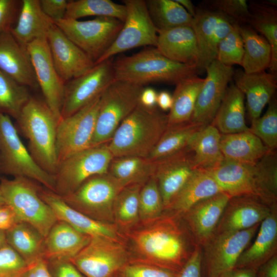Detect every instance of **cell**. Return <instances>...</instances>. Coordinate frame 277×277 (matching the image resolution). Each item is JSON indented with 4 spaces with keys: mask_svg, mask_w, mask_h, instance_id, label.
Listing matches in <instances>:
<instances>
[{
    "mask_svg": "<svg viewBox=\"0 0 277 277\" xmlns=\"http://www.w3.org/2000/svg\"><path fill=\"white\" fill-rule=\"evenodd\" d=\"M0 70L27 87H38L27 47L21 45L10 31L0 34Z\"/></svg>",
    "mask_w": 277,
    "mask_h": 277,
    "instance_id": "cell-24",
    "label": "cell"
},
{
    "mask_svg": "<svg viewBox=\"0 0 277 277\" xmlns=\"http://www.w3.org/2000/svg\"><path fill=\"white\" fill-rule=\"evenodd\" d=\"M68 2L67 0H39L42 10L53 22L64 18Z\"/></svg>",
    "mask_w": 277,
    "mask_h": 277,
    "instance_id": "cell-55",
    "label": "cell"
},
{
    "mask_svg": "<svg viewBox=\"0 0 277 277\" xmlns=\"http://www.w3.org/2000/svg\"><path fill=\"white\" fill-rule=\"evenodd\" d=\"M176 272L137 259H130L113 277H174Z\"/></svg>",
    "mask_w": 277,
    "mask_h": 277,
    "instance_id": "cell-50",
    "label": "cell"
},
{
    "mask_svg": "<svg viewBox=\"0 0 277 277\" xmlns=\"http://www.w3.org/2000/svg\"><path fill=\"white\" fill-rule=\"evenodd\" d=\"M168 126V115L156 106L140 103L121 123L107 143L113 157H147Z\"/></svg>",
    "mask_w": 277,
    "mask_h": 277,
    "instance_id": "cell-2",
    "label": "cell"
},
{
    "mask_svg": "<svg viewBox=\"0 0 277 277\" xmlns=\"http://www.w3.org/2000/svg\"><path fill=\"white\" fill-rule=\"evenodd\" d=\"M21 1L0 0V34L10 31L16 23Z\"/></svg>",
    "mask_w": 277,
    "mask_h": 277,
    "instance_id": "cell-52",
    "label": "cell"
},
{
    "mask_svg": "<svg viewBox=\"0 0 277 277\" xmlns=\"http://www.w3.org/2000/svg\"><path fill=\"white\" fill-rule=\"evenodd\" d=\"M257 269L235 268L223 273L219 277H256Z\"/></svg>",
    "mask_w": 277,
    "mask_h": 277,
    "instance_id": "cell-60",
    "label": "cell"
},
{
    "mask_svg": "<svg viewBox=\"0 0 277 277\" xmlns=\"http://www.w3.org/2000/svg\"><path fill=\"white\" fill-rule=\"evenodd\" d=\"M154 161L153 177L156 181L165 211L197 167L193 152L188 146L175 154Z\"/></svg>",
    "mask_w": 277,
    "mask_h": 277,
    "instance_id": "cell-19",
    "label": "cell"
},
{
    "mask_svg": "<svg viewBox=\"0 0 277 277\" xmlns=\"http://www.w3.org/2000/svg\"><path fill=\"white\" fill-rule=\"evenodd\" d=\"M157 95V92L153 88L144 87L140 95L139 103L146 107H154L156 106Z\"/></svg>",
    "mask_w": 277,
    "mask_h": 277,
    "instance_id": "cell-59",
    "label": "cell"
},
{
    "mask_svg": "<svg viewBox=\"0 0 277 277\" xmlns=\"http://www.w3.org/2000/svg\"><path fill=\"white\" fill-rule=\"evenodd\" d=\"M260 225L244 230L214 234L202 246V271L205 277H219L233 268L256 234Z\"/></svg>",
    "mask_w": 277,
    "mask_h": 277,
    "instance_id": "cell-13",
    "label": "cell"
},
{
    "mask_svg": "<svg viewBox=\"0 0 277 277\" xmlns=\"http://www.w3.org/2000/svg\"><path fill=\"white\" fill-rule=\"evenodd\" d=\"M245 97L234 84L228 86L211 123L222 134L249 130L246 124Z\"/></svg>",
    "mask_w": 277,
    "mask_h": 277,
    "instance_id": "cell-33",
    "label": "cell"
},
{
    "mask_svg": "<svg viewBox=\"0 0 277 277\" xmlns=\"http://www.w3.org/2000/svg\"><path fill=\"white\" fill-rule=\"evenodd\" d=\"M202 249L198 245L190 258L174 277H202Z\"/></svg>",
    "mask_w": 277,
    "mask_h": 277,
    "instance_id": "cell-53",
    "label": "cell"
},
{
    "mask_svg": "<svg viewBox=\"0 0 277 277\" xmlns=\"http://www.w3.org/2000/svg\"><path fill=\"white\" fill-rule=\"evenodd\" d=\"M232 78L234 85L246 99L251 121L259 118L265 106L274 96L277 88L276 75L265 71L248 74L237 70L234 71Z\"/></svg>",
    "mask_w": 277,
    "mask_h": 277,
    "instance_id": "cell-25",
    "label": "cell"
},
{
    "mask_svg": "<svg viewBox=\"0 0 277 277\" xmlns=\"http://www.w3.org/2000/svg\"><path fill=\"white\" fill-rule=\"evenodd\" d=\"M100 96L58 121L56 140L58 164L71 155L91 147Z\"/></svg>",
    "mask_w": 277,
    "mask_h": 277,
    "instance_id": "cell-14",
    "label": "cell"
},
{
    "mask_svg": "<svg viewBox=\"0 0 277 277\" xmlns=\"http://www.w3.org/2000/svg\"><path fill=\"white\" fill-rule=\"evenodd\" d=\"M47 262L51 277H85L69 261Z\"/></svg>",
    "mask_w": 277,
    "mask_h": 277,
    "instance_id": "cell-54",
    "label": "cell"
},
{
    "mask_svg": "<svg viewBox=\"0 0 277 277\" xmlns=\"http://www.w3.org/2000/svg\"><path fill=\"white\" fill-rule=\"evenodd\" d=\"M39 195L51 208L57 221L65 222L91 238L105 236L120 240L114 226L94 220L76 210L54 192L48 189H40Z\"/></svg>",
    "mask_w": 277,
    "mask_h": 277,
    "instance_id": "cell-23",
    "label": "cell"
},
{
    "mask_svg": "<svg viewBox=\"0 0 277 277\" xmlns=\"http://www.w3.org/2000/svg\"><path fill=\"white\" fill-rule=\"evenodd\" d=\"M144 87L114 80L100 98L91 147L108 143L121 123L139 104Z\"/></svg>",
    "mask_w": 277,
    "mask_h": 277,
    "instance_id": "cell-7",
    "label": "cell"
},
{
    "mask_svg": "<svg viewBox=\"0 0 277 277\" xmlns=\"http://www.w3.org/2000/svg\"><path fill=\"white\" fill-rule=\"evenodd\" d=\"M54 23L95 63L110 48L123 22L101 16L87 21L64 18Z\"/></svg>",
    "mask_w": 277,
    "mask_h": 277,
    "instance_id": "cell-10",
    "label": "cell"
},
{
    "mask_svg": "<svg viewBox=\"0 0 277 277\" xmlns=\"http://www.w3.org/2000/svg\"><path fill=\"white\" fill-rule=\"evenodd\" d=\"M53 24L42 10L39 0H23L15 24L10 31L21 45L27 47L36 39L47 38Z\"/></svg>",
    "mask_w": 277,
    "mask_h": 277,
    "instance_id": "cell-30",
    "label": "cell"
},
{
    "mask_svg": "<svg viewBox=\"0 0 277 277\" xmlns=\"http://www.w3.org/2000/svg\"><path fill=\"white\" fill-rule=\"evenodd\" d=\"M139 218L147 225L159 219L164 212L162 198L153 176L142 187L138 198Z\"/></svg>",
    "mask_w": 277,
    "mask_h": 277,
    "instance_id": "cell-46",
    "label": "cell"
},
{
    "mask_svg": "<svg viewBox=\"0 0 277 277\" xmlns=\"http://www.w3.org/2000/svg\"><path fill=\"white\" fill-rule=\"evenodd\" d=\"M193 17L196 12V7L190 0H175Z\"/></svg>",
    "mask_w": 277,
    "mask_h": 277,
    "instance_id": "cell-62",
    "label": "cell"
},
{
    "mask_svg": "<svg viewBox=\"0 0 277 277\" xmlns=\"http://www.w3.org/2000/svg\"><path fill=\"white\" fill-rule=\"evenodd\" d=\"M0 170L14 177H24L54 192V175L35 161L19 136L10 117L0 112Z\"/></svg>",
    "mask_w": 277,
    "mask_h": 277,
    "instance_id": "cell-6",
    "label": "cell"
},
{
    "mask_svg": "<svg viewBox=\"0 0 277 277\" xmlns=\"http://www.w3.org/2000/svg\"><path fill=\"white\" fill-rule=\"evenodd\" d=\"M31 96L27 87L0 70V112L14 118L19 117Z\"/></svg>",
    "mask_w": 277,
    "mask_h": 277,
    "instance_id": "cell-45",
    "label": "cell"
},
{
    "mask_svg": "<svg viewBox=\"0 0 277 277\" xmlns=\"http://www.w3.org/2000/svg\"><path fill=\"white\" fill-rule=\"evenodd\" d=\"M276 1L251 2V17L248 25L260 33L271 48L272 57L269 69L271 74L277 71V11Z\"/></svg>",
    "mask_w": 277,
    "mask_h": 277,
    "instance_id": "cell-35",
    "label": "cell"
},
{
    "mask_svg": "<svg viewBox=\"0 0 277 277\" xmlns=\"http://www.w3.org/2000/svg\"><path fill=\"white\" fill-rule=\"evenodd\" d=\"M143 185L132 184L124 187L113 205L114 221L120 227L130 228L139 221L138 198Z\"/></svg>",
    "mask_w": 277,
    "mask_h": 277,
    "instance_id": "cell-44",
    "label": "cell"
},
{
    "mask_svg": "<svg viewBox=\"0 0 277 277\" xmlns=\"http://www.w3.org/2000/svg\"><path fill=\"white\" fill-rule=\"evenodd\" d=\"M230 197L220 192L199 202L181 215L198 245L203 246L213 235Z\"/></svg>",
    "mask_w": 277,
    "mask_h": 277,
    "instance_id": "cell-22",
    "label": "cell"
},
{
    "mask_svg": "<svg viewBox=\"0 0 277 277\" xmlns=\"http://www.w3.org/2000/svg\"><path fill=\"white\" fill-rule=\"evenodd\" d=\"M18 220L12 210L7 205L0 206V230L6 231Z\"/></svg>",
    "mask_w": 277,
    "mask_h": 277,
    "instance_id": "cell-57",
    "label": "cell"
},
{
    "mask_svg": "<svg viewBox=\"0 0 277 277\" xmlns=\"http://www.w3.org/2000/svg\"><path fill=\"white\" fill-rule=\"evenodd\" d=\"M221 149L225 159L254 165L270 150L249 130L221 134Z\"/></svg>",
    "mask_w": 277,
    "mask_h": 277,
    "instance_id": "cell-32",
    "label": "cell"
},
{
    "mask_svg": "<svg viewBox=\"0 0 277 277\" xmlns=\"http://www.w3.org/2000/svg\"><path fill=\"white\" fill-rule=\"evenodd\" d=\"M27 47L45 102L59 121L61 118L65 83L54 65L47 38L36 39Z\"/></svg>",
    "mask_w": 277,
    "mask_h": 277,
    "instance_id": "cell-17",
    "label": "cell"
},
{
    "mask_svg": "<svg viewBox=\"0 0 277 277\" xmlns=\"http://www.w3.org/2000/svg\"><path fill=\"white\" fill-rule=\"evenodd\" d=\"M236 24L221 13L206 8H196L191 27L198 49V72L206 70L216 60L220 42Z\"/></svg>",
    "mask_w": 277,
    "mask_h": 277,
    "instance_id": "cell-16",
    "label": "cell"
},
{
    "mask_svg": "<svg viewBox=\"0 0 277 277\" xmlns=\"http://www.w3.org/2000/svg\"><path fill=\"white\" fill-rule=\"evenodd\" d=\"M4 200L3 197L2 193L0 189V206L5 205Z\"/></svg>",
    "mask_w": 277,
    "mask_h": 277,
    "instance_id": "cell-64",
    "label": "cell"
},
{
    "mask_svg": "<svg viewBox=\"0 0 277 277\" xmlns=\"http://www.w3.org/2000/svg\"><path fill=\"white\" fill-rule=\"evenodd\" d=\"M131 239L138 258L179 271L198 246L182 216L164 213L156 220L133 231Z\"/></svg>",
    "mask_w": 277,
    "mask_h": 277,
    "instance_id": "cell-1",
    "label": "cell"
},
{
    "mask_svg": "<svg viewBox=\"0 0 277 277\" xmlns=\"http://www.w3.org/2000/svg\"><path fill=\"white\" fill-rule=\"evenodd\" d=\"M256 277H277V254L258 269Z\"/></svg>",
    "mask_w": 277,
    "mask_h": 277,
    "instance_id": "cell-58",
    "label": "cell"
},
{
    "mask_svg": "<svg viewBox=\"0 0 277 277\" xmlns=\"http://www.w3.org/2000/svg\"><path fill=\"white\" fill-rule=\"evenodd\" d=\"M54 65L66 83L89 71L94 62L54 23L47 35Z\"/></svg>",
    "mask_w": 277,
    "mask_h": 277,
    "instance_id": "cell-20",
    "label": "cell"
},
{
    "mask_svg": "<svg viewBox=\"0 0 277 277\" xmlns=\"http://www.w3.org/2000/svg\"><path fill=\"white\" fill-rule=\"evenodd\" d=\"M124 187L107 172L90 177L72 193L60 196L76 210L94 220L108 223L114 221V203Z\"/></svg>",
    "mask_w": 277,
    "mask_h": 277,
    "instance_id": "cell-8",
    "label": "cell"
},
{
    "mask_svg": "<svg viewBox=\"0 0 277 277\" xmlns=\"http://www.w3.org/2000/svg\"><path fill=\"white\" fill-rule=\"evenodd\" d=\"M115 80L144 87L153 83L176 85L198 73L197 66L174 62L155 48L113 60Z\"/></svg>",
    "mask_w": 277,
    "mask_h": 277,
    "instance_id": "cell-3",
    "label": "cell"
},
{
    "mask_svg": "<svg viewBox=\"0 0 277 277\" xmlns=\"http://www.w3.org/2000/svg\"><path fill=\"white\" fill-rule=\"evenodd\" d=\"M243 54L244 45L239 25L234 24L232 29L219 43L216 60L228 66L241 65Z\"/></svg>",
    "mask_w": 277,
    "mask_h": 277,
    "instance_id": "cell-48",
    "label": "cell"
},
{
    "mask_svg": "<svg viewBox=\"0 0 277 277\" xmlns=\"http://www.w3.org/2000/svg\"><path fill=\"white\" fill-rule=\"evenodd\" d=\"M221 136L220 131L210 124L192 137L188 147L193 152L197 168L208 170L224 160L221 149Z\"/></svg>",
    "mask_w": 277,
    "mask_h": 277,
    "instance_id": "cell-36",
    "label": "cell"
},
{
    "mask_svg": "<svg viewBox=\"0 0 277 277\" xmlns=\"http://www.w3.org/2000/svg\"><path fill=\"white\" fill-rule=\"evenodd\" d=\"M91 237L57 221L44 239L43 255L47 261H70L89 242Z\"/></svg>",
    "mask_w": 277,
    "mask_h": 277,
    "instance_id": "cell-29",
    "label": "cell"
},
{
    "mask_svg": "<svg viewBox=\"0 0 277 277\" xmlns=\"http://www.w3.org/2000/svg\"><path fill=\"white\" fill-rule=\"evenodd\" d=\"M173 103L172 95L168 91H162L157 93L156 105L163 111L170 110Z\"/></svg>",
    "mask_w": 277,
    "mask_h": 277,
    "instance_id": "cell-61",
    "label": "cell"
},
{
    "mask_svg": "<svg viewBox=\"0 0 277 277\" xmlns=\"http://www.w3.org/2000/svg\"><path fill=\"white\" fill-rule=\"evenodd\" d=\"M5 204L18 222L35 228L45 238L57 220L50 206L42 199L34 181L24 177L0 179Z\"/></svg>",
    "mask_w": 277,
    "mask_h": 277,
    "instance_id": "cell-5",
    "label": "cell"
},
{
    "mask_svg": "<svg viewBox=\"0 0 277 277\" xmlns=\"http://www.w3.org/2000/svg\"><path fill=\"white\" fill-rule=\"evenodd\" d=\"M206 7L217 11L239 25H248L251 13L245 0L206 1Z\"/></svg>",
    "mask_w": 277,
    "mask_h": 277,
    "instance_id": "cell-49",
    "label": "cell"
},
{
    "mask_svg": "<svg viewBox=\"0 0 277 277\" xmlns=\"http://www.w3.org/2000/svg\"><path fill=\"white\" fill-rule=\"evenodd\" d=\"M253 242L243 251L235 268L257 269L277 254V206L260 224Z\"/></svg>",
    "mask_w": 277,
    "mask_h": 277,
    "instance_id": "cell-26",
    "label": "cell"
},
{
    "mask_svg": "<svg viewBox=\"0 0 277 277\" xmlns=\"http://www.w3.org/2000/svg\"><path fill=\"white\" fill-rule=\"evenodd\" d=\"M207 76L199 94L190 121L206 126L212 122L232 78V67L217 60L206 69Z\"/></svg>",
    "mask_w": 277,
    "mask_h": 277,
    "instance_id": "cell-18",
    "label": "cell"
},
{
    "mask_svg": "<svg viewBox=\"0 0 277 277\" xmlns=\"http://www.w3.org/2000/svg\"><path fill=\"white\" fill-rule=\"evenodd\" d=\"M155 161L147 157L125 156L113 157L108 172L125 187L132 184L143 185L153 176Z\"/></svg>",
    "mask_w": 277,
    "mask_h": 277,
    "instance_id": "cell-39",
    "label": "cell"
},
{
    "mask_svg": "<svg viewBox=\"0 0 277 277\" xmlns=\"http://www.w3.org/2000/svg\"><path fill=\"white\" fill-rule=\"evenodd\" d=\"M244 45L241 66L246 73H253L269 68L272 57L267 41L248 25H239Z\"/></svg>",
    "mask_w": 277,
    "mask_h": 277,
    "instance_id": "cell-34",
    "label": "cell"
},
{
    "mask_svg": "<svg viewBox=\"0 0 277 277\" xmlns=\"http://www.w3.org/2000/svg\"><path fill=\"white\" fill-rule=\"evenodd\" d=\"M249 130L270 150L277 147V102L274 96L268 103L267 110L262 116L251 121Z\"/></svg>",
    "mask_w": 277,
    "mask_h": 277,
    "instance_id": "cell-47",
    "label": "cell"
},
{
    "mask_svg": "<svg viewBox=\"0 0 277 277\" xmlns=\"http://www.w3.org/2000/svg\"><path fill=\"white\" fill-rule=\"evenodd\" d=\"M146 3L158 30L191 25L193 17L175 0H148Z\"/></svg>",
    "mask_w": 277,
    "mask_h": 277,
    "instance_id": "cell-42",
    "label": "cell"
},
{
    "mask_svg": "<svg viewBox=\"0 0 277 277\" xmlns=\"http://www.w3.org/2000/svg\"><path fill=\"white\" fill-rule=\"evenodd\" d=\"M255 195L271 208L277 206V153L269 150L254 165Z\"/></svg>",
    "mask_w": 277,
    "mask_h": 277,
    "instance_id": "cell-41",
    "label": "cell"
},
{
    "mask_svg": "<svg viewBox=\"0 0 277 277\" xmlns=\"http://www.w3.org/2000/svg\"><path fill=\"white\" fill-rule=\"evenodd\" d=\"M130 260L120 240L95 236L69 261L85 277H113Z\"/></svg>",
    "mask_w": 277,
    "mask_h": 277,
    "instance_id": "cell-11",
    "label": "cell"
},
{
    "mask_svg": "<svg viewBox=\"0 0 277 277\" xmlns=\"http://www.w3.org/2000/svg\"><path fill=\"white\" fill-rule=\"evenodd\" d=\"M205 170L214 180L222 192L230 196H255L254 165L224 159L217 166Z\"/></svg>",
    "mask_w": 277,
    "mask_h": 277,
    "instance_id": "cell-28",
    "label": "cell"
},
{
    "mask_svg": "<svg viewBox=\"0 0 277 277\" xmlns=\"http://www.w3.org/2000/svg\"><path fill=\"white\" fill-rule=\"evenodd\" d=\"M222 192L206 170L197 168L165 211L181 216L199 202Z\"/></svg>",
    "mask_w": 277,
    "mask_h": 277,
    "instance_id": "cell-31",
    "label": "cell"
},
{
    "mask_svg": "<svg viewBox=\"0 0 277 277\" xmlns=\"http://www.w3.org/2000/svg\"><path fill=\"white\" fill-rule=\"evenodd\" d=\"M28 264L7 243L0 248V277H20Z\"/></svg>",
    "mask_w": 277,
    "mask_h": 277,
    "instance_id": "cell-51",
    "label": "cell"
},
{
    "mask_svg": "<svg viewBox=\"0 0 277 277\" xmlns=\"http://www.w3.org/2000/svg\"><path fill=\"white\" fill-rule=\"evenodd\" d=\"M204 127L191 121L168 126L147 158L156 161L184 149L194 135Z\"/></svg>",
    "mask_w": 277,
    "mask_h": 277,
    "instance_id": "cell-40",
    "label": "cell"
},
{
    "mask_svg": "<svg viewBox=\"0 0 277 277\" xmlns=\"http://www.w3.org/2000/svg\"><path fill=\"white\" fill-rule=\"evenodd\" d=\"M113 158L107 143L71 155L58 164L54 175V192L61 196H66L90 177L107 173Z\"/></svg>",
    "mask_w": 277,
    "mask_h": 277,
    "instance_id": "cell-9",
    "label": "cell"
},
{
    "mask_svg": "<svg viewBox=\"0 0 277 277\" xmlns=\"http://www.w3.org/2000/svg\"><path fill=\"white\" fill-rule=\"evenodd\" d=\"M155 48L162 55L174 62L197 66V45L191 26L158 30Z\"/></svg>",
    "mask_w": 277,
    "mask_h": 277,
    "instance_id": "cell-27",
    "label": "cell"
},
{
    "mask_svg": "<svg viewBox=\"0 0 277 277\" xmlns=\"http://www.w3.org/2000/svg\"><path fill=\"white\" fill-rule=\"evenodd\" d=\"M91 16L110 17L124 22L126 7L111 0L69 1L64 18L79 19Z\"/></svg>",
    "mask_w": 277,
    "mask_h": 277,
    "instance_id": "cell-43",
    "label": "cell"
},
{
    "mask_svg": "<svg viewBox=\"0 0 277 277\" xmlns=\"http://www.w3.org/2000/svg\"><path fill=\"white\" fill-rule=\"evenodd\" d=\"M126 17L121 30L110 48L95 64L141 46L155 47L158 30L148 12L146 1L124 0Z\"/></svg>",
    "mask_w": 277,
    "mask_h": 277,
    "instance_id": "cell-12",
    "label": "cell"
},
{
    "mask_svg": "<svg viewBox=\"0 0 277 277\" xmlns=\"http://www.w3.org/2000/svg\"><path fill=\"white\" fill-rule=\"evenodd\" d=\"M7 243L28 265L44 258V238L31 225L18 222L5 231Z\"/></svg>",
    "mask_w": 277,
    "mask_h": 277,
    "instance_id": "cell-38",
    "label": "cell"
},
{
    "mask_svg": "<svg viewBox=\"0 0 277 277\" xmlns=\"http://www.w3.org/2000/svg\"><path fill=\"white\" fill-rule=\"evenodd\" d=\"M20 277H51L47 260L41 258L28 265Z\"/></svg>",
    "mask_w": 277,
    "mask_h": 277,
    "instance_id": "cell-56",
    "label": "cell"
},
{
    "mask_svg": "<svg viewBox=\"0 0 277 277\" xmlns=\"http://www.w3.org/2000/svg\"><path fill=\"white\" fill-rule=\"evenodd\" d=\"M28 141V150L37 164L54 175L58 163L56 151L58 122L46 103L30 97L16 120Z\"/></svg>",
    "mask_w": 277,
    "mask_h": 277,
    "instance_id": "cell-4",
    "label": "cell"
},
{
    "mask_svg": "<svg viewBox=\"0 0 277 277\" xmlns=\"http://www.w3.org/2000/svg\"><path fill=\"white\" fill-rule=\"evenodd\" d=\"M204 78L196 75L177 83L172 95L173 103L168 115V126L190 121Z\"/></svg>",
    "mask_w": 277,
    "mask_h": 277,
    "instance_id": "cell-37",
    "label": "cell"
},
{
    "mask_svg": "<svg viewBox=\"0 0 277 277\" xmlns=\"http://www.w3.org/2000/svg\"><path fill=\"white\" fill-rule=\"evenodd\" d=\"M112 58L65 83L61 118L69 116L100 97L114 80Z\"/></svg>",
    "mask_w": 277,
    "mask_h": 277,
    "instance_id": "cell-15",
    "label": "cell"
},
{
    "mask_svg": "<svg viewBox=\"0 0 277 277\" xmlns=\"http://www.w3.org/2000/svg\"><path fill=\"white\" fill-rule=\"evenodd\" d=\"M272 208L255 196L244 195L231 197L214 234L249 229L261 224L270 214Z\"/></svg>",
    "mask_w": 277,
    "mask_h": 277,
    "instance_id": "cell-21",
    "label": "cell"
},
{
    "mask_svg": "<svg viewBox=\"0 0 277 277\" xmlns=\"http://www.w3.org/2000/svg\"><path fill=\"white\" fill-rule=\"evenodd\" d=\"M6 243L5 231L0 230V248Z\"/></svg>",
    "mask_w": 277,
    "mask_h": 277,
    "instance_id": "cell-63",
    "label": "cell"
}]
</instances>
